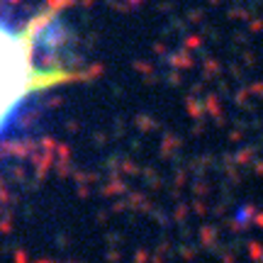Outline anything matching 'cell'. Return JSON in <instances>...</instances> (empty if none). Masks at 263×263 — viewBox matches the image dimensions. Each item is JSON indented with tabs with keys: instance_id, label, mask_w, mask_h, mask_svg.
<instances>
[{
	"instance_id": "cell-1",
	"label": "cell",
	"mask_w": 263,
	"mask_h": 263,
	"mask_svg": "<svg viewBox=\"0 0 263 263\" xmlns=\"http://www.w3.org/2000/svg\"><path fill=\"white\" fill-rule=\"evenodd\" d=\"M42 29L44 17H32L25 27L0 17V137L32 95L71 78L59 66H44L39 61Z\"/></svg>"
}]
</instances>
